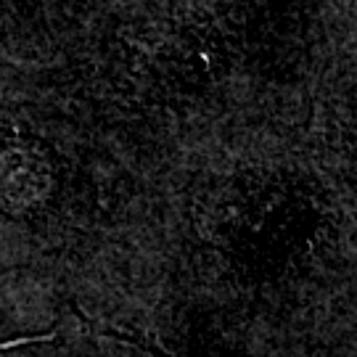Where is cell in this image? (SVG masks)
I'll list each match as a JSON object with an SVG mask.
<instances>
[{
    "label": "cell",
    "instance_id": "obj_1",
    "mask_svg": "<svg viewBox=\"0 0 357 357\" xmlns=\"http://www.w3.org/2000/svg\"><path fill=\"white\" fill-rule=\"evenodd\" d=\"M56 333H40V336H19V339H8V342H0V352L3 349H16V347H24V344H35V342H53Z\"/></svg>",
    "mask_w": 357,
    "mask_h": 357
}]
</instances>
